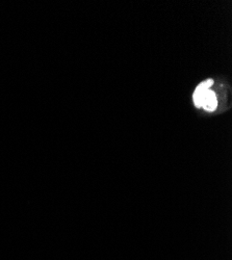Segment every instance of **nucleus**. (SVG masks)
Returning a JSON list of instances; mask_svg holds the SVG:
<instances>
[{
  "instance_id": "nucleus-2",
  "label": "nucleus",
  "mask_w": 232,
  "mask_h": 260,
  "mask_svg": "<svg viewBox=\"0 0 232 260\" xmlns=\"http://www.w3.org/2000/svg\"><path fill=\"white\" fill-rule=\"evenodd\" d=\"M218 106V99L212 90H207L204 94L203 101H202V107L207 112H214Z\"/></svg>"
},
{
  "instance_id": "nucleus-1",
  "label": "nucleus",
  "mask_w": 232,
  "mask_h": 260,
  "mask_svg": "<svg viewBox=\"0 0 232 260\" xmlns=\"http://www.w3.org/2000/svg\"><path fill=\"white\" fill-rule=\"evenodd\" d=\"M213 83H214L213 79H207L197 86L194 94H193V100H194L196 107H199V108L202 107V101H203L204 94L207 90H210V86L213 85Z\"/></svg>"
}]
</instances>
